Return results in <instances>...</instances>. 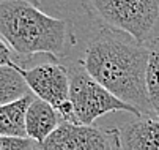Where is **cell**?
Instances as JSON below:
<instances>
[{"label":"cell","instance_id":"obj_1","mask_svg":"<svg viewBox=\"0 0 159 150\" xmlns=\"http://www.w3.org/2000/svg\"><path fill=\"white\" fill-rule=\"evenodd\" d=\"M148 59L147 46L131 45L104 30L88 43L82 68L112 95L135 108L142 117H151L154 112L147 92Z\"/></svg>","mask_w":159,"mask_h":150},{"label":"cell","instance_id":"obj_2","mask_svg":"<svg viewBox=\"0 0 159 150\" xmlns=\"http://www.w3.org/2000/svg\"><path fill=\"white\" fill-rule=\"evenodd\" d=\"M0 36L19 55L60 57L66 45V22L25 0L0 2Z\"/></svg>","mask_w":159,"mask_h":150},{"label":"cell","instance_id":"obj_3","mask_svg":"<svg viewBox=\"0 0 159 150\" xmlns=\"http://www.w3.org/2000/svg\"><path fill=\"white\" fill-rule=\"evenodd\" d=\"M70 79V103L79 125L93 126L96 119L110 112H129L137 115V119L142 117L137 109L112 95L84 68L73 70Z\"/></svg>","mask_w":159,"mask_h":150},{"label":"cell","instance_id":"obj_4","mask_svg":"<svg viewBox=\"0 0 159 150\" xmlns=\"http://www.w3.org/2000/svg\"><path fill=\"white\" fill-rule=\"evenodd\" d=\"M88 7L142 46L159 21V0H93Z\"/></svg>","mask_w":159,"mask_h":150},{"label":"cell","instance_id":"obj_5","mask_svg":"<svg viewBox=\"0 0 159 150\" xmlns=\"http://www.w3.org/2000/svg\"><path fill=\"white\" fill-rule=\"evenodd\" d=\"M17 71L24 77L30 92L49 103L58 112L63 122L77 123L74 117L73 106L70 103V73L60 63H43L33 68H24L16 65Z\"/></svg>","mask_w":159,"mask_h":150},{"label":"cell","instance_id":"obj_6","mask_svg":"<svg viewBox=\"0 0 159 150\" xmlns=\"http://www.w3.org/2000/svg\"><path fill=\"white\" fill-rule=\"evenodd\" d=\"M38 145L43 150H113L118 145V130L104 131L61 120L57 130Z\"/></svg>","mask_w":159,"mask_h":150},{"label":"cell","instance_id":"obj_7","mask_svg":"<svg viewBox=\"0 0 159 150\" xmlns=\"http://www.w3.org/2000/svg\"><path fill=\"white\" fill-rule=\"evenodd\" d=\"M121 150H159V119L139 117L118 130Z\"/></svg>","mask_w":159,"mask_h":150},{"label":"cell","instance_id":"obj_8","mask_svg":"<svg viewBox=\"0 0 159 150\" xmlns=\"http://www.w3.org/2000/svg\"><path fill=\"white\" fill-rule=\"evenodd\" d=\"M60 122V115L52 106L35 96L25 114L27 138L36 144H43L58 128Z\"/></svg>","mask_w":159,"mask_h":150},{"label":"cell","instance_id":"obj_9","mask_svg":"<svg viewBox=\"0 0 159 150\" xmlns=\"http://www.w3.org/2000/svg\"><path fill=\"white\" fill-rule=\"evenodd\" d=\"M35 95L30 93L14 103L0 106V136L27 139L25 114Z\"/></svg>","mask_w":159,"mask_h":150},{"label":"cell","instance_id":"obj_10","mask_svg":"<svg viewBox=\"0 0 159 150\" xmlns=\"http://www.w3.org/2000/svg\"><path fill=\"white\" fill-rule=\"evenodd\" d=\"M16 65L17 63H14L13 67L0 68V106L14 103L32 93Z\"/></svg>","mask_w":159,"mask_h":150},{"label":"cell","instance_id":"obj_11","mask_svg":"<svg viewBox=\"0 0 159 150\" xmlns=\"http://www.w3.org/2000/svg\"><path fill=\"white\" fill-rule=\"evenodd\" d=\"M150 59L147 67V92L151 109L154 115L159 119V38L153 40L150 45Z\"/></svg>","mask_w":159,"mask_h":150},{"label":"cell","instance_id":"obj_12","mask_svg":"<svg viewBox=\"0 0 159 150\" xmlns=\"http://www.w3.org/2000/svg\"><path fill=\"white\" fill-rule=\"evenodd\" d=\"M36 142L32 139L20 138H2L0 136V150H33Z\"/></svg>","mask_w":159,"mask_h":150},{"label":"cell","instance_id":"obj_13","mask_svg":"<svg viewBox=\"0 0 159 150\" xmlns=\"http://www.w3.org/2000/svg\"><path fill=\"white\" fill-rule=\"evenodd\" d=\"M14 62L11 57V48L8 46V43L0 36V68L2 67H13Z\"/></svg>","mask_w":159,"mask_h":150},{"label":"cell","instance_id":"obj_14","mask_svg":"<svg viewBox=\"0 0 159 150\" xmlns=\"http://www.w3.org/2000/svg\"><path fill=\"white\" fill-rule=\"evenodd\" d=\"M33 150H43V148H41V147H39V145H38V144H36V145H35V147H33Z\"/></svg>","mask_w":159,"mask_h":150},{"label":"cell","instance_id":"obj_15","mask_svg":"<svg viewBox=\"0 0 159 150\" xmlns=\"http://www.w3.org/2000/svg\"><path fill=\"white\" fill-rule=\"evenodd\" d=\"M113 150H121V147H120V144H118V145H117L115 148H113Z\"/></svg>","mask_w":159,"mask_h":150}]
</instances>
